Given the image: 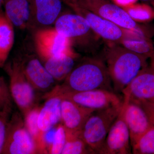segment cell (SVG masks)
<instances>
[{
	"label": "cell",
	"mask_w": 154,
	"mask_h": 154,
	"mask_svg": "<svg viewBox=\"0 0 154 154\" xmlns=\"http://www.w3.org/2000/svg\"><path fill=\"white\" fill-rule=\"evenodd\" d=\"M102 89L113 91L112 82L105 61L101 58L87 57L75 65L61 85L54 86L43 98L72 92Z\"/></svg>",
	"instance_id": "1"
},
{
	"label": "cell",
	"mask_w": 154,
	"mask_h": 154,
	"mask_svg": "<svg viewBox=\"0 0 154 154\" xmlns=\"http://www.w3.org/2000/svg\"><path fill=\"white\" fill-rule=\"evenodd\" d=\"M115 93H122L140 72L147 66L148 57L120 44L105 42L102 50Z\"/></svg>",
	"instance_id": "2"
},
{
	"label": "cell",
	"mask_w": 154,
	"mask_h": 154,
	"mask_svg": "<svg viewBox=\"0 0 154 154\" xmlns=\"http://www.w3.org/2000/svg\"><path fill=\"white\" fill-rule=\"evenodd\" d=\"M54 28L70 42L73 48L95 56L103 48L105 42L92 30L85 18L76 14L61 15Z\"/></svg>",
	"instance_id": "3"
},
{
	"label": "cell",
	"mask_w": 154,
	"mask_h": 154,
	"mask_svg": "<svg viewBox=\"0 0 154 154\" xmlns=\"http://www.w3.org/2000/svg\"><path fill=\"white\" fill-rule=\"evenodd\" d=\"M122 104L95 111L84 125L81 136L94 154H101L108 131L119 114Z\"/></svg>",
	"instance_id": "4"
},
{
	"label": "cell",
	"mask_w": 154,
	"mask_h": 154,
	"mask_svg": "<svg viewBox=\"0 0 154 154\" xmlns=\"http://www.w3.org/2000/svg\"><path fill=\"white\" fill-rule=\"evenodd\" d=\"M4 67L9 77L13 101L24 116L36 105L35 90L25 76L19 57L6 63Z\"/></svg>",
	"instance_id": "5"
},
{
	"label": "cell",
	"mask_w": 154,
	"mask_h": 154,
	"mask_svg": "<svg viewBox=\"0 0 154 154\" xmlns=\"http://www.w3.org/2000/svg\"><path fill=\"white\" fill-rule=\"evenodd\" d=\"M74 13L82 16L87 20L92 30L103 39L104 42L120 44L126 36L133 31L123 29L110 21L84 8L73 0H62Z\"/></svg>",
	"instance_id": "6"
},
{
	"label": "cell",
	"mask_w": 154,
	"mask_h": 154,
	"mask_svg": "<svg viewBox=\"0 0 154 154\" xmlns=\"http://www.w3.org/2000/svg\"><path fill=\"white\" fill-rule=\"evenodd\" d=\"M79 6L113 22L121 28L143 34L135 20L124 9L110 0H73Z\"/></svg>",
	"instance_id": "7"
},
{
	"label": "cell",
	"mask_w": 154,
	"mask_h": 154,
	"mask_svg": "<svg viewBox=\"0 0 154 154\" xmlns=\"http://www.w3.org/2000/svg\"><path fill=\"white\" fill-rule=\"evenodd\" d=\"M2 154H37L36 146L26 128L24 118L18 112L13 113L9 119Z\"/></svg>",
	"instance_id": "8"
},
{
	"label": "cell",
	"mask_w": 154,
	"mask_h": 154,
	"mask_svg": "<svg viewBox=\"0 0 154 154\" xmlns=\"http://www.w3.org/2000/svg\"><path fill=\"white\" fill-rule=\"evenodd\" d=\"M34 40L37 54L43 61L74 51L69 40L54 28L38 29Z\"/></svg>",
	"instance_id": "9"
},
{
	"label": "cell",
	"mask_w": 154,
	"mask_h": 154,
	"mask_svg": "<svg viewBox=\"0 0 154 154\" xmlns=\"http://www.w3.org/2000/svg\"><path fill=\"white\" fill-rule=\"evenodd\" d=\"M58 97L96 111L121 105L123 101V97L114 91L102 89L66 93Z\"/></svg>",
	"instance_id": "10"
},
{
	"label": "cell",
	"mask_w": 154,
	"mask_h": 154,
	"mask_svg": "<svg viewBox=\"0 0 154 154\" xmlns=\"http://www.w3.org/2000/svg\"><path fill=\"white\" fill-rule=\"evenodd\" d=\"M124 110L123 102L120 112L108 131L100 154L132 153L129 130L125 119Z\"/></svg>",
	"instance_id": "11"
},
{
	"label": "cell",
	"mask_w": 154,
	"mask_h": 154,
	"mask_svg": "<svg viewBox=\"0 0 154 154\" xmlns=\"http://www.w3.org/2000/svg\"><path fill=\"white\" fill-rule=\"evenodd\" d=\"M28 1L30 14L28 28L40 29L53 25L60 16L63 4L62 0Z\"/></svg>",
	"instance_id": "12"
},
{
	"label": "cell",
	"mask_w": 154,
	"mask_h": 154,
	"mask_svg": "<svg viewBox=\"0 0 154 154\" xmlns=\"http://www.w3.org/2000/svg\"><path fill=\"white\" fill-rule=\"evenodd\" d=\"M19 57L25 76L35 91L48 92L53 88L55 80L36 56Z\"/></svg>",
	"instance_id": "13"
},
{
	"label": "cell",
	"mask_w": 154,
	"mask_h": 154,
	"mask_svg": "<svg viewBox=\"0 0 154 154\" xmlns=\"http://www.w3.org/2000/svg\"><path fill=\"white\" fill-rule=\"evenodd\" d=\"M124 116L129 130L131 146L153 126L144 110L140 104L123 96Z\"/></svg>",
	"instance_id": "14"
},
{
	"label": "cell",
	"mask_w": 154,
	"mask_h": 154,
	"mask_svg": "<svg viewBox=\"0 0 154 154\" xmlns=\"http://www.w3.org/2000/svg\"><path fill=\"white\" fill-rule=\"evenodd\" d=\"M134 101L154 103V69L147 66L129 83L122 93Z\"/></svg>",
	"instance_id": "15"
},
{
	"label": "cell",
	"mask_w": 154,
	"mask_h": 154,
	"mask_svg": "<svg viewBox=\"0 0 154 154\" xmlns=\"http://www.w3.org/2000/svg\"><path fill=\"white\" fill-rule=\"evenodd\" d=\"M95 111L70 100L62 99V124L67 130L81 131L86 122Z\"/></svg>",
	"instance_id": "16"
},
{
	"label": "cell",
	"mask_w": 154,
	"mask_h": 154,
	"mask_svg": "<svg viewBox=\"0 0 154 154\" xmlns=\"http://www.w3.org/2000/svg\"><path fill=\"white\" fill-rule=\"evenodd\" d=\"M62 99L54 96L46 99L40 107L38 117V125L41 134L55 127L61 122Z\"/></svg>",
	"instance_id": "17"
},
{
	"label": "cell",
	"mask_w": 154,
	"mask_h": 154,
	"mask_svg": "<svg viewBox=\"0 0 154 154\" xmlns=\"http://www.w3.org/2000/svg\"><path fill=\"white\" fill-rule=\"evenodd\" d=\"M79 54L75 51L60 56L48 59L44 66L48 72L58 82L64 81L75 65Z\"/></svg>",
	"instance_id": "18"
},
{
	"label": "cell",
	"mask_w": 154,
	"mask_h": 154,
	"mask_svg": "<svg viewBox=\"0 0 154 154\" xmlns=\"http://www.w3.org/2000/svg\"><path fill=\"white\" fill-rule=\"evenodd\" d=\"M5 13L14 26L20 29L28 28L30 19L28 0H3Z\"/></svg>",
	"instance_id": "19"
},
{
	"label": "cell",
	"mask_w": 154,
	"mask_h": 154,
	"mask_svg": "<svg viewBox=\"0 0 154 154\" xmlns=\"http://www.w3.org/2000/svg\"><path fill=\"white\" fill-rule=\"evenodd\" d=\"M14 25L0 10V68L7 62L14 41Z\"/></svg>",
	"instance_id": "20"
},
{
	"label": "cell",
	"mask_w": 154,
	"mask_h": 154,
	"mask_svg": "<svg viewBox=\"0 0 154 154\" xmlns=\"http://www.w3.org/2000/svg\"><path fill=\"white\" fill-rule=\"evenodd\" d=\"M40 107L36 105L24 116L25 126L36 146L37 154H45L43 136L38 125V117Z\"/></svg>",
	"instance_id": "21"
},
{
	"label": "cell",
	"mask_w": 154,
	"mask_h": 154,
	"mask_svg": "<svg viewBox=\"0 0 154 154\" xmlns=\"http://www.w3.org/2000/svg\"><path fill=\"white\" fill-rule=\"evenodd\" d=\"M120 45L127 49L147 57L154 54V49L151 43L143 35L132 32L125 38Z\"/></svg>",
	"instance_id": "22"
},
{
	"label": "cell",
	"mask_w": 154,
	"mask_h": 154,
	"mask_svg": "<svg viewBox=\"0 0 154 154\" xmlns=\"http://www.w3.org/2000/svg\"><path fill=\"white\" fill-rule=\"evenodd\" d=\"M65 130L66 140L61 154H94L83 140L81 131L73 132Z\"/></svg>",
	"instance_id": "23"
},
{
	"label": "cell",
	"mask_w": 154,
	"mask_h": 154,
	"mask_svg": "<svg viewBox=\"0 0 154 154\" xmlns=\"http://www.w3.org/2000/svg\"><path fill=\"white\" fill-rule=\"evenodd\" d=\"M134 154H154V126H152L131 147Z\"/></svg>",
	"instance_id": "24"
},
{
	"label": "cell",
	"mask_w": 154,
	"mask_h": 154,
	"mask_svg": "<svg viewBox=\"0 0 154 154\" xmlns=\"http://www.w3.org/2000/svg\"><path fill=\"white\" fill-rule=\"evenodd\" d=\"M13 101L9 86L4 78L0 77V111L11 113Z\"/></svg>",
	"instance_id": "25"
},
{
	"label": "cell",
	"mask_w": 154,
	"mask_h": 154,
	"mask_svg": "<svg viewBox=\"0 0 154 154\" xmlns=\"http://www.w3.org/2000/svg\"><path fill=\"white\" fill-rule=\"evenodd\" d=\"M66 140L65 128L62 124L58 125L53 143L49 154H60L64 147Z\"/></svg>",
	"instance_id": "26"
},
{
	"label": "cell",
	"mask_w": 154,
	"mask_h": 154,
	"mask_svg": "<svg viewBox=\"0 0 154 154\" xmlns=\"http://www.w3.org/2000/svg\"><path fill=\"white\" fill-rule=\"evenodd\" d=\"M125 10L135 21L148 20L151 18V13L147 8L141 6H129Z\"/></svg>",
	"instance_id": "27"
},
{
	"label": "cell",
	"mask_w": 154,
	"mask_h": 154,
	"mask_svg": "<svg viewBox=\"0 0 154 154\" xmlns=\"http://www.w3.org/2000/svg\"><path fill=\"white\" fill-rule=\"evenodd\" d=\"M10 113L4 111L0 115V154H2L5 143L7 127Z\"/></svg>",
	"instance_id": "28"
},
{
	"label": "cell",
	"mask_w": 154,
	"mask_h": 154,
	"mask_svg": "<svg viewBox=\"0 0 154 154\" xmlns=\"http://www.w3.org/2000/svg\"><path fill=\"white\" fill-rule=\"evenodd\" d=\"M57 126L48 131L43 134V143L45 154H49L50 149L53 143Z\"/></svg>",
	"instance_id": "29"
},
{
	"label": "cell",
	"mask_w": 154,
	"mask_h": 154,
	"mask_svg": "<svg viewBox=\"0 0 154 154\" xmlns=\"http://www.w3.org/2000/svg\"><path fill=\"white\" fill-rule=\"evenodd\" d=\"M131 101L136 102L142 107L152 125L154 126V103L147 101Z\"/></svg>",
	"instance_id": "30"
},
{
	"label": "cell",
	"mask_w": 154,
	"mask_h": 154,
	"mask_svg": "<svg viewBox=\"0 0 154 154\" xmlns=\"http://www.w3.org/2000/svg\"><path fill=\"white\" fill-rule=\"evenodd\" d=\"M150 58H151V63L150 66L154 69V54Z\"/></svg>",
	"instance_id": "31"
},
{
	"label": "cell",
	"mask_w": 154,
	"mask_h": 154,
	"mask_svg": "<svg viewBox=\"0 0 154 154\" xmlns=\"http://www.w3.org/2000/svg\"><path fill=\"white\" fill-rule=\"evenodd\" d=\"M142 2H149L154 4V0H140Z\"/></svg>",
	"instance_id": "32"
},
{
	"label": "cell",
	"mask_w": 154,
	"mask_h": 154,
	"mask_svg": "<svg viewBox=\"0 0 154 154\" xmlns=\"http://www.w3.org/2000/svg\"><path fill=\"white\" fill-rule=\"evenodd\" d=\"M2 4H3V0H0V8Z\"/></svg>",
	"instance_id": "33"
},
{
	"label": "cell",
	"mask_w": 154,
	"mask_h": 154,
	"mask_svg": "<svg viewBox=\"0 0 154 154\" xmlns=\"http://www.w3.org/2000/svg\"><path fill=\"white\" fill-rule=\"evenodd\" d=\"M3 112H1V111H0V115H1V114H2V113Z\"/></svg>",
	"instance_id": "34"
}]
</instances>
